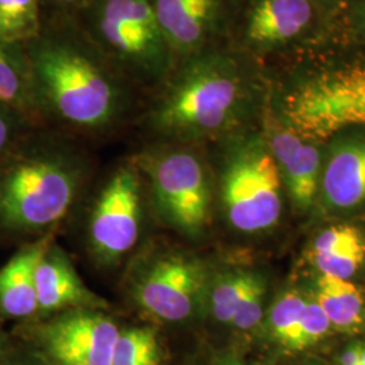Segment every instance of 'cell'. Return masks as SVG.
<instances>
[{"instance_id": "cell-16", "label": "cell", "mask_w": 365, "mask_h": 365, "mask_svg": "<svg viewBox=\"0 0 365 365\" xmlns=\"http://www.w3.org/2000/svg\"><path fill=\"white\" fill-rule=\"evenodd\" d=\"M0 105L6 106L31 125L42 120L25 45L0 39Z\"/></svg>"}, {"instance_id": "cell-18", "label": "cell", "mask_w": 365, "mask_h": 365, "mask_svg": "<svg viewBox=\"0 0 365 365\" xmlns=\"http://www.w3.org/2000/svg\"><path fill=\"white\" fill-rule=\"evenodd\" d=\"M315 302L327 314L331 327L339 331L357 333L364 327V294L352 282L321 274Z\"/></svg>"}, {"instance_id": "cell-22", "label": "cell", "mask_w": 365, "mask_h": 365, "mask_svg": "<svg viewBox=\"0 0 365 365\" xmlns=\"http://www.w3.org/2000/svg\"><path fill=\"white\" fill-rule=\"evenodd\" d=\"M306 306L307 299H304L299 292L288 291L274 302L271 309L269 327L272 336L287 349H291L298 334Z\"/></svg>"}, {"instance_id": "cell-12", "label": "cell", "mask_w": 365, "mask_h": 365, "mask_svg": "<svg viewBox=\"0 0 365 365\" xmlns=\"http://www.w3.org/2000/svg\"><path fill=\"white\" fill-rule=\"evenodd\" d=\"M269 152L284 176L288 191L297 207L307 210L313 205L319 185V153L313 144L306 143L294 130L269 128L265 141Z\"/></svg>"}, {"instance_id": "cell-26", "label": "cell", "mask_w": 365, "mask_h": 365, "mask_svg": "<svg viewBox=\"0 0 365 365\" xmlns=\"http://www.w3.org/2000/svg\"><path fill=\"white\" fill-rule=\"evenodd\" d=\"M264 295H265V283L264 280H260L249 292L244 303L238 307L230 325L242 331H248L253 327H257L264 315Z\"/></svg>"}, {"instance_id": "cell-19", "label": "cell", "mask_w": 365, "mask_h": 365, "mask_svg": "<svg viewBox=\"0 0 365 365\" xmlns=\"http://www.w3.org/2000/svg\"><path fill=\"white\" fill-rule=\"evenodd\" d=\"M45 13L41 0H0V39L25 45L41 33Z\"/></svg>"}, {"instance_id": "cell-17", "label": "cell", "mask_w": 365, "mask_h": 365, "mask_svg": "<svg viewBox=\"0 0 365 365\" xmlns=\"http://www.w3.org/2000/svg\"><path fill=\"white\" fill-rule=\"evenodd\" d=\"M46 247L36 245L14 256L0 269V309L14 318H25L38 310L36 267Z\"/></svg>"}, {"instance_id": "cell-10", "label": "cell", "mask_w": 365, "mask_h": 365, "mask_svg": "<svg viewBox=\"0 0 365 365\" xmlns=\"http://www.w3.org/2000/svg\"><path fill=\"white\" fill-rule=\"evenodd\" d=\"M119 329L105 314L76 309L45 329V345L56 365H111Z\"/></svg>"}, {"instance_id": "cell-14", "label": "cell", "mask_w": 365, "mask_h": 365, "mask_svg": "<svg viewBox=\"0 0 365 365\" xmlns=\"http://www.w3.org/2000/svg\"><path fill=\"white\" fill-rule=\"evenodd\" d=\"M36 291L38 310L49 313L90 309L96 302L66 256L49 248L43 250L36 267Z\"/></svg>"}, {"instance_id": "cell-6", "label": "cell", "mask_w": 365, "mask_h": 365, "mask_svg": "<svg viewBox=\"0 0 365 365\" xmlns=\"http://www.w3.org/2000/svg\"><path fill=\"white\" fill-rule=\"evenodd\" d=\"M134 164L149 176L164 218L185 235H199L210 215L209 180L200 157L187 144L155 143Z\"/></svg>"}, {"instance_id": "cell-3", "label": "cell", "mask_w": 365, "mask_h": 365, "mask_svg": "<svg viewBox=\"0 0 365 365\" xmlns=\"http://www.w3.org/2000/svg\"><path fill=\"white\" fill-rule=\"evenodd\" d=\"M19 145L0 160V221L15 230H39L64 218L84 163L53 138Z\"/></svg>"}, {"instance_id": "cell-5", "label": "cell", "mask_w": 365, "mask_h": 365, "mask_svg": "<svg viewBox=\"0 0 365 365\" xmlns=\"http://www.w3.org/2000/svg\"><path fill=\"white\" fill-rule=\"evenodd\" d=\"M221 185L226 217L238 232H262L279 220L280 170L262 138L249 137L230 149Z\"/></svg>"}, {"instance_id": "cell-13", "label": "cell", "mask_w": 365, "mask_h": 365, "mask_svg": "<svg viewBox=\"0 0 365 365\" xmlns=\"http://www.w3.org/2000/svg\"><path fill=\"white\" fill-rule=\"evenodd\" d=\"M312 16L309 0H252L244 22V41L253 49L272 48L297 37Z\"/></svg>"}, {"instance_id": "cell-23", "label": "cell", "mask_w": 365, "mask_h": 365, "mask_svg": "<svg viewBox=\"0 0 365 365\" xmlns=\"http://www.w3.org/2000/svg\"><path fill=\"white\" fill-rule=\"evenodd\" d=\"M309 259L321 274L349 280L365 264V242L349 248L309 255Z\"/></svg>"}, {"instance_id": "cell-9", "label": "cell", "mask_w": 365, "mask_h": 365, "mask_svg": "<svg viewBox=\"0 0 365 365\" xmlns=\"http://www.w3.org/2000/svg\"><path fill=\"white\" fill-rule=\"evenodd\" d=\"M199 261L165 253L150 261L140 274L134 295L146 313L165 322H180L195 312L205 286Z\"/></svg>"}, {"instance_id": "cell-15", "label": "cell", "mask_w": 365, "mask_h": 365, "mask_svg": "<svg viewBox=\"0 0 365 365\" xmlns=\"http://www.w3.org/2000/svg\"><path fill=\"white\" fill-rule=\"evenodd\" d=\"M324 200L333 210L365 205V141L339 146L327 161L322 180Z\"/></svg>"}, {"instance_id": "cell-21", "label": "cell", "mask_w": 365, "mask_h": 365, "mask_svg": "<svg viewBox=\"0 0 365 365\" xmlns=\"http://www.w3.org/2000/svg\"><path fill=\"white\" fill-rule=\"evenodd\" d=\"M161 349L156 331L133 327L119 331L111 365H160Z\"/></svg>"}, {"instance_id": "cell-8", "label": "cell", "mask_w": 365, "mask_h": 365, "mask_svg": "<svg viewBox=\"0 0 365 365\" xmlns=\"http://www.w3.org/2000/svg\"><path fill=\"white\" fill-rule=\"evenodd\" d=\"M141 222V182L137 165L125 164L113 173L95 205L90 240L106 262L120 259L137 244Z\"/></svg>"}, {"instance_id": "cell-30", "label": "cell", "mask_w": 365, "mask_h": 365, "mask_svg": "<svg viewBox=\"0 0 365 365\" xmlns=\"http://www.w3.org/2000/svg\"><path fill=\"white\" fill-rule=\"evenodd\" d=\"M221 365H240V364H235V363H223V364Z\"/></svg>"}, {"instance_id": "cell-20", "label": "cell", "mask_w": 365, "mask_h": 365, "mask_svg": "<svg viewBox=\"0 0 365 365\" xmlns=\"http://www.w3.org/2000/svg\"><path fill=\"white\" fill-rule=\"evenodd\" d=\"M260 280V276L253 272H233L221 277L210 294L214 318L221 324H230L238 307Z\"/></svg>"}, {"instance_id": "cell-7", "label": "cell", "mask_w": 365, "mask_h": 365, "mask_svg": "<svg viewBox=\"0 0 365 365\" xmlns=\"http://www.w3.org/2000/svg\"><path fill=\"white\" fill-rule=\"evenodd\" d=\"M284 117L306 141L365 125V66H342L304 80L286 96Z\"/></svg>"}, {"instance_id": "cell-28", "label": "cell", "mask_w": 365, "mask_h": 365, "mask_svg": "<svg viewBox=\"0 0 365 365\" xmlns=\"http://www.w3.org/2000/svg\"><path fill=\"white\" fill-rule=\"evenodd\" d=\"M43 13L46 15L53 14H73L87 1V0H41Z\"/></svg>"}, {"instance_id": "cell-25", "label": "cell", "mask_w": 365, "mask_h": 365, "mask_svg": "<svg viewBox=\"0 0 365 365\" xmlns=\"http://www.w3.org/2000/svg\"><path fill=\"white\" fill-rule=\"evenodd\" d=\"M365 235L353 225H336L324 230L314 241L309 255L325 253L334 249L349 248L364 244Z\"/></svg>"}, {"instance_id": "cell-2", "label": "cell", "mask_w": 365, "mask_h": 365, "mask_svg": "<svg viewBox=\"0 0 365 365\" xmlns=\"http://www.w3.org/2000/svg\"><path fill=\"white\" fill-rule=\"evenodd\" d=\"M248 93L241 61L207 46L179 58L170 75L145 95L143 123L155 143L188 144L235 125Z\"/></svg>"}, {"instance_id": "cell-24", "label": "cell", "mask_w": 365, "mask_h": 365, "mask_svg": "<svg viewBox=\"0 0 365 365\" xmlns=\"http://www.w3.org/2000/svg\"><path fill=\"white\" fill-rule=\"evenodd\" d=\"M331 324L321 306L315 300H307L298 334L289 351H304L309 346H313L327 336Z\"/></svg>"}, {"instance_id": "cell-11", "label": "cell", "mask_w": 365, "mask_h": 365, "mask_svg": "<svg viewBox=\"0 0 365 365\" xmlns=\"http://www.w3.org/2000/svg\"><path fill=\"white\" fill-rule=\"evenodd\" d=\"M176 58L210 45L220 24L221 0H149Z\"/></svg>"}, {"instance_id": "cell-27", "label": "cell", "mask_w": 365, "mask_h": 365, "mask_svg": "<svg viewBox=\"0 0 365 365\" xmlns=\"http://www.w3.org/2000/svg\"><path fill=\"white\" fill-rule=\"evenodd\" d=\"M31 123L6 106L0 105V160L18 144L21 129Z\"/></svg>"}, {"instance_id": "cell-4", "label": "cell", "mask_w": 365, "mask_h": 365, "mask_svg": "<svg viewBox=\"0 0 365 365\" xmlns=\"http://www.w3.org/2000/svg\"><path fill=\"white\" fill-rule=\"evenodd\" d=\"M73 14L144 96L170 75L178 61L149 0H87Z\"/></svg>"}, {"instance_id": "cell-29", "label": "cell", "mask_w": 365, "mask_h": 365, "mask_svg": "<svg viewBox=\"0 0 365 365\" xmlns=\"http://www.w3.org/2000/svg\"><path fill=\"white\" fill-rule=\"evenodd\" d=\"M360 348H361V344H357V342L348 346L346 351L339 357V364L360 365Z\"/></svg>"}, {"instance_id": "cell-1", "label": "cell", "mask_w": 365, "mask_h": 365, "mask_svg": "<svg viewBox=\"0 0 365 365\" xmlns=\"http://www.w3.org/2000/svg\"><path fill=\"white\" fill-rule=\"evenodd\" d=\"M41 118L71 129L106 133L144 96L99 49L75 14L46 15L25 43Z\"/></svg>"}]
</instances>
